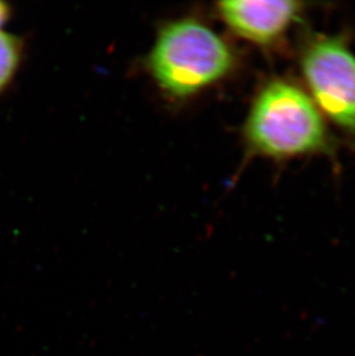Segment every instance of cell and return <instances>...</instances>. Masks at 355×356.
I'll return each mask as SVG.
<instances>
[{
  "label": "cell",
  "instance_id": "cell-5",
  "mask_svg": "<svg viewBox=\"0 0 355 356\" xmlns=\"http://www.w3.org/2000/svg\"><path fill=\"white\" fill-rule=\"evenodd\" d=\"M22 57L21 40L13 35L0 31V92L10 84L17 73Z\"/></svg>",
  "mask_w": 355,
  "mask_h": 356
},
{
  "label": "cell",
  "instance_id": "cell-3",
  "mask_svg": "<svg viewBox=\"0 0 355 356\" xmlns=\"http://www.w3.org/2000/svg\"><path fill=\"white\" fill-rule=\"evenodd\" d=\"M305 89L325 120L355 142V54L345 38L316 34L299 56Z\"/></svg>",
  "mask_w": 355,
  "mask_h": 356
},
{
  "label": "cell",
  "instance_id": "cell-2",
  "mask_svg": "<svg viewBox=\"0 0 355 356\" xmlns=\"http://www.w3.org/2000/svg\"><path fill=\"white\" fill-rule=\"evenodd\" d=\"M147 65L165 94L184 99L228 78L238 66V56L208 24L181 19L159 31Z\"/></svg>",
  "mask_w": 355,
  "mask_h": 356
},
{
  "label": "cell",
  "instance_id": "cell-6",
  "mask_svg": "<svg viewBox=\"0 0 355 356\" xmlns=\"http://www.w3.org/2000/svg\"><path fill=\"white\" fill-rule=\"evenodd\" d=\"M10 17V7L6 3L0 1V26H3Z\"/></svg>",
  "mask_w": 355,
  "mask_h": 356
},
{
  "label": "cell",
  "instance_id": "cell-4",
  "mask_svg": "<svg viewBox=\"0 0 355 356\" xmlns=\"http://www.w3.org/2000/svg\"><path fill=\"white\" fill-rule=\"evenodd\" d=\"M305 7L290 0H228L218 3L216 10L233 34L270 50L282 45L301 21Z\"/></svg>",
  "mask_w": 355,
  "mask_h": 356
},
{
  "label": "cell",
  "instance_id": "cell-1",
  "mask_svg": "<svg viewBox=\"0 0 355 356\" xmlns=\"http://www.w3.org/2000/svg\"><path fill=\"white\" fill-rule=\"evenodd\" d=\"M249 154L282 161L331 155L335 138L305 88L286 78L267 81L255 95L244 124Z\"/></svg>",
  "mask_w": 355,
  "mask_h": 356
}]
</instances>
